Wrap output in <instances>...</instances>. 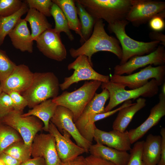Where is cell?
I'll use <instances>...</instances> for the list:
<instances>
[{"mask_svg":"<svg viewBox=\"0 0 165 165\" xmlns=\"http://www.w3.org/2000/svg\"><path fill=\"white\" fill-rule=\"evenodd\" d=\"M102 20L95 19L93 31L89 38L77 49L71 48L69 53L71 56L76 58L81 55H85L88 58L93 65L91 59L95 53L100 51L110 52L121 60L122 50L119 40L106 33Z\"/></svg>","mask_w":165,"mask_h":165,"instance_id":"cell-1","label":"cell"},{"mask_svg":"<svg viewBox=\"0 0 165 165\" xmlns=\"http://www.w3.org/2000/svg\"><path fill=\"white\" fill-rule=\"evenodd\" d=\"M95 19L104 20L108 24L126 20L130 0H76Z\"/></svg>","mask_w":165,"mask_h":165,"instance_id":"cell-2","label":"cell"},{"mask_svg":"<svg viewBox=\"0 0 165 165\" xmlns=\"http://www.w3.org/2000/svg\"><path fill=\"white\" fill-rule=\"evenodd\" d=\"M59 81L53 72L34 73L32 82L22 95L28 102V106L32 108L42 102L58 96Z\"/></svg>","mask_w":165,"mask_h":165,"instance_id":"cell-3","label":"cell"},{"mask_svg":"<svg viewBox=\"0 0 165 165\" xmlns=\"http://www.w3.org/2000/svg\"><path fill=\"white\" fill-rule=\"evenodd\" d=\"M129 23L126 20H124L108 24V26L109 31L115 34L121 46L122 54L119 64H124L133 57L151 53L160 44V42L157 41L140 42L130 37L125 30Z\"/></svg>","mask_w":165,"mask_h":165,"instance_id":"cell-4","label":"cell"},{"mask_svg":"<svg viewBox=\"0 0 165 165\" xmlns=\"http://www.w3.org/2000/svg\"><path fill=\"white\" fill-rule=\"evenodd\" d=\"M101 83L97 80L86 81L76 90L71 92L65 91L52 99L57 105L65 107L72 112L75 123L93 98Z\"/></svg>","mask_w":165,"mask_h":165,"instance_id":"cell-5","label":"cell"},{"mask_svg":"<svg viewBox=\"0 0 165 165\" xmlns=\"http://www.w3.org/2000/svg\"><path fill=\"white\" fill-rule=\"evenodd\" d=\"M101 87L109 92V101L105 107V112L110 111L119 105L131 99H135L141 96L152 97L156 95L159 90V85L155 79H153L145 85L140 88L126 90L125 86L109 81L102 82Z\"/></svg>","mask_w":165,"mask_h":165,"instance_id":"cell-6","label":"cell"},{"mask_svg":"<svg viewBox=\"0 0 165 165\" xmlns=\"http://www.w3.org/2000/svg\"><path fill=\"white\" fill-rule=\"evenodd\" d=\"M109 97V92L106 89H102L99 94L96 93L75 122L81 134L90 143H92L96 128L95 123L92 122V119L96 114L105 112V105Z\"/></svg>","mask_w":165,"mask_h":165,"instance_id":"cell-7","label":"cell"},{"mask_svg":"<svg viewBox=\"0 0 165 165\" xmlns=\"http://www.w3.org/2000/svg\"><path fill=\"white\" fill-rule=\"evenodd\" d=\"M22 114L14 110L1 119L3 123L17 132L24 143L31 148L34 137L43 127L42 123L36 117L23 116Z\"/></svg>","mask_w":165,"mask_h":165,"instance_id":"cell-8","label":"cell"},{"mask_svg":"<svg viewBox=\"0 0 165 165\" xmlns=\"http://www.w3.org/2000/svg\"><path fill=\"white\" fill-rule=\"evenodd\" d=\"M67 68L69 70H73L74 71L72 75L65 77L63 82L60 84V88L62 90H66L72 84L81 81L97 80L102 82L110 81L109 75L100 74L93 68V65L85 55L77 57L68 65Z\"/></svg>","mask_w":165,"mask_h":165,"instance_id":"cell-9","label":"cell"},{"mask_svg":"<svg viewBox=\"0 0 165 165\" xmlns=\"http://www.w3.org/2000/svg\"><path fill=\"white\" fill-rule=\"evenodd\" d=\"M165 78V65L154 67L150 65L138 72L129 75L113 74L110 76V81L134 89L145 85L151 79H155L159 86H160L164 82Z\"/></svg>","mask_w":165,"mask_h":165,"instance_id":"cell-10","label":"cell"},{"mask_svg":"<svg viewBox=\"0 0 165 165\" xmlns=\"http://www.w3.org/2000/svg\"><path fill=\"white\" fill-rule=\"evenodd\" d=\"M131 6L126 20L135 26L149 21L154 16L165 12L164 2L152 0H130Z\"/></svg>","mask_w":165,"mask_h":165,"instance_id":"cell-11","label":"cell"},{"mask_svg":"<svg viewBox=\"0 0 165 165\" xmlns=\"http://www.w3.org/2000/svg\"><path fill=\"white\" fill-rule=\"evenodd\" d=\"M165 46L159 45L153 52L146 55L137 56L130 59L122 64H118L114 68V74L123 75L131 74L134 71L148 65H164L165 64Z\"/></svg>","mask_w":165,"mask_h":165,"instance_id":"cell-12","label":"cell"},{"mask_svg":"<svg viewBox=\"0 0 165 165\" xmlns=\"http://www.w3.org/2000/svg\"><path fill=\"white\" fill-rule=\"evenodd\" d=\"M73 119V114L70 110L64 106L58 105L50 121L60 132L62 133L63 130L68 132L73 138L76 144L83 148L86 153H88L92 143L86 140L81 134Z\"/></svg>","mask_w":165,"mask_h":165,"instance_id":"cell-13","label":"cell"},{"mask_svg":"<svg viewBox=\"0 0 165 165\" xmlns=\"http://www.w3.org/2000/svg\"><path fill=\"white\" fill-rule=\"evenodd\" d=\"M35 41L39 50L47 57L58 61L66 58L67 51L62 42L60 34L56 32L53 28L45 31Z\"/></svg>","mask_w":165,"mask_h":165,"instance_id":"cell-14","label":"cell"},{"mask_svg":"<svg viewBox=\"0 0 165 165\" xmlns=\"http://www.w3.org/2000/svg\"><path fill=\"white\" fill-rule=\"evenodd\" d=\"M33 158L42 157L46 165H59L61 161L57 151L54 137L49 133L36 134L31 147Z\"/></svg>","mask_w":165,"mask_h":165,"instance_id":"cell-15","label":"cell"},{"mask_svg":"<svg viewBox=\"0 0 165 165\" xmlns=\"http://www.w3.org/2000/svg\"><path fill=\"white\" fill-rule=\"evenodd\" d=\"M48 132L54 138L57 155L62 162L74 159L86 152L85 149L75 144L71 140V135L63 130L61 134L56 127L50 122Z\"/></svg>","mask_w":165,"mask_h":165,"instance_id":"cell-16","label":"cell"},{"mask_svg":"<svg viewBox=\"0 0 165 165\" xmlns=\"http://www.w3.org/2000/svg\"><path fill=\"white\" fill-rule=\"evenodd\" d=\"M34 73L24 64L16 65L11 73L0 82L2 91L7 94L11 91L20 93L26 90L31 85Z\"/></svg>","mask_w":165,"mask_h":165,"instance_id":"cell-17","label":"cell"},{"mask_svg":"<svg viewBox=\"0 0 165 165\" xmlns=\"http://www.w3.org/2000/svg\"><path fill=\"white\" fill-rule=\"evenodd\" d=\"M159 102L151 108L147 119L139 126L128 131L131 144L142 138L165 115V94L161 92L159 95Z\"/></svg>","mask_w":165,"mask_h":165,"instance_id":"cell-18","label":"cell"},{"mask_svg":"<svg viewBox=\"0 0 165 165\" xmlns=\"http://www.w3.org/2000/svg\"><path fill=\"white\" fill-rule=\"evenodd\" d=\"M94 139L97 143L119 150L127 151L131 148V144L127 130L121 132L113 130L107 132L96 127L94 131Z\"/></svg>","mask_w":165,"mask_h":165,"instance_id":"cell-19","label":"cell"},{"mask_svg":"<svg viewBox=\"0 0 165 165\" xmlns=\"http://www.w3.org/2000/svg\"><path fill=\"white\" fill-rule=\"evenodd\" d=\"M8 35L16 49L23 52H33L34 40L24 19L19 21Z\"/></svg>","mask_w":165,"mask_h":165,"instance_id":"cell-20","label":"cell"},{"mask_svg":"<svg viewBox=\"0 0 165 165\" xmlns=\"http://www.w3.org/2000/svg\"><path fill=\"white\" fill-rule=\"evenodd\" d=\"M90 155L111 161L117 165H127L130 154L127 151L116 149L96 143L90 145L89 149Z\"/></svg>","mask_w":165,"mask_h":165,"instance_id":"cell-21","label":"cell"},{"mask_svg":"<svg viewBox=\"0 0 165 165\" xmlns=\"http://www.w3.org/2000/svg\"><path fill=\"white\" fill-rule=\"evenodd\" d=\"M146 99L139 97L136 103L123 108L119 111L112 124L113 130L124 132L135 114L146 105Z\"/></svg>","mask_w":165,"mask_h":165,"instance_id":"cell-22","label":"cell"},{"mask_svg":"<svg viewBox=\"0 0 165 165\" xmlns=\"http://www.w3.org/2000/svg\"><path fill=\"white\" fill-rule=\"evenodd\" d=\"M161 136L148 134L144 141L142 158L147 165H157L160 158Z\"/></svg>","mask_w":165,"mask_h":165,"instance_id":"cell-23","label":"cell"},{"mask_svg":"<svg viewBox=\"0 0 165 165\" xmlns=\"http://www.w3.org/2000/svg\"><path fill=\"white\" fill-rule=\"evenodd\" d=\"M57 106L52 99H49L35 106L27 113L22 114V116H33L36 117L43 122L44 126L43 130L48 132L50 120L54 114Z\"/></svg>","mask_w":165,"mask_h":165,"instance_id":"cell-24","label":"cell"},{"mask_svg":"<svg viewBox=\"0 0 165 165\" xmlns=\"http://www.w3.org/2000/svg\"><path fill=\"white\" fill-rule=\"evenodd\" d=\"M64 13L70 30L74 31L82 38L81 25L78 19L75 0H52Z\"/></svg>","mask_w":165,"mask_h":165,"instance_id":"cell-25","label":"cell"},{"mask_svg":"<svg viewBox=\"0 0 165 165\" xmlns=\"http://www.w3.org/2000/svg\"><path fill=\"white\" fill-rule=\"evenodd\" d=\"M24 19L29 23L34 41L45 31L52 28V25L46 17L34 9H29Z\"/></svg>","mask_w":165,"mask_h":165,"instance_id":"cell-26","label":"cell"},{"mask_svg":"<svg viewBox=\"0 0 165 165\" xmlns=\"http://www.w3.org/2000/svg\"><path fill=\"white\" fill-rule=\"evenodd\" d=\"M29 9L24 2L21 8L13 14L0 17V46L3 43L6 37L14 28L22 16L27 13Z\"/></svg>","mask_w":165,"mask_h":165,"instance_id":"cell-27","label":"cell"},{"mask_svg":"<svg viewBox=\"0 0 165 165\" xmlns=\"http://www.w3.org/2000/svg\"><path fill=\"white\" fill-rule=\"evenodd\" d=\"M75 1L77 13L79 17L81 25L82 38L80 42L82 44L89 38L92 33L95 19L80 3L76 0Z\"/></svg>","mask_w":165,"mask_h":165,"instance_id":"cell-28","label":"cell"},{"mask_svg":"<svg viewBox=\"0 0 165 165\" xmlns=\"http://www.w3.org/2000/svg\"><path fill=\"white\" fill-rule=\"evenodd\" d=\"M50 14L55 21L54 29L57 33L60 34L64 32L70 41H73L74 38L70 29L67 20L61 9L56 4L53 3L50 9Z\"/></svg>","mask_w":165,"mask_h":165,"instance_id":"cell-29","label":"cell"},{"mask_svg":"<svg viewBox=\"0 0 165 165\" xmlns=\"http://www.w3.org/2000/svg\"><path fill=\"white\" fill-rule=\"evenodd\" d=\"M23 140L15 130L3 123L0 118V155L13 143Z\"/></svg>","mask_w":165,"mask_h":165,"instance_id":"cell-30","label":"cell"},{"mask_svg":"<svg viewBox=\"0 0 165 165\" xmlns=\"http://www.w3.org/2000/svg\"><path fill=\"white\" fill-rule=\"evenodd\" d=\"M16 159L21 163L30 159L31 156V148L23 140L13 143L3 152Z\"/></svg>","mask_w":165,"mask_h":165,"instance_id":"cell-31","label":"cell"},{"mask_svg":"<svg viewBox=\"0 0 165 165\" xmlns=\"http://www.w3.org/2000/svg\"><path fill=\"white\" fill-rule=\"evenodd\" d=\"M6 52L0 49V82L3 81L11 73L16 66Z\"/></svg>","mask_w":165,"mask_h":165,"instance_id":"cell-32","label":"cell"},{"mask_svg":"<svg viewBox=\"0 0 165 165\" xmlns=\"http://www.w3.org/2000/svg\"><path fill=\"white\" fill-rule=\"evenodd\" d=\"M23 3L20 0H0V17L13 14L21 8Z\"/></svg>","mask_w":165,"mask_h":165,"instance_id":"cell-33","label":"cell"},{"mask_svg":"<svg viewBox=\"0 0 165 165\" xmlns=\"http://www.w3.org/2000/svg\"><path fill=\"white\" fill-rule=\"evenodd\" d=\"M29 8L34 9L46 17L51 16L50 9L53 4L50 0H26L24 1Z\"/></svg>","mask_w":165,"mask_h":165,"instance_id":"cell-34","label":"cell"},{"mask_svg":"<svg viewBox=\"0 0 165 165\" xmlns=\"http://www.w3.org/2000/svg\"><path fill=\"white\" fill-rule=\"evenodd\" d=\"M144 141L134 143L130 150V157L127 165H147L143 160L142 154Z\"/></svg>","mask_w":165,"mask_h":165,"instance_id":"cell-35","label":"cell"},{"mask_svg":"<svg viewBox=\"0 0 165 165\" xmlns=\"http://www.w3.org/2000/svg\"><path fill=\"white\" fill-rule=\"evenodd\" d=\"M12 100L14 110L22 113L24 108L28 106V102L21 93L16 91H11L7 94Z\"/></svg>","mask_w":165,"mask_h":165,"instance_id":"cell-36","label":"cell"},{"mask_svg":"<svg viewBox=\"0 0 165 165\" xmlns=\"http://www.w3.org/2000/svg\"><path fill=\"white\" fill-rule=\"evenodd\" d=\"M13 110V105L10 96L2 91L0 94V118H2Z\"/></svg>","mask_w":165,"mask_h":165,"instance_id":"cell-37","label":"cell"},{"mask_svg":"<svg viewBox=\"0 0 165 165\" xmlns=\"http://www.w3.org/2000/svg\"><path fill=\"white\" fill-rule=\"evenodd\" d=\"M165 17L164 12L152 18L148 21L150 28L154 31L160 32L163 30L165 27Z\"/></svg>","mask_w":165,"mask_h":165,"instance_id":"cell-38","label":"cell"},{"mask_svg":"<svg viewBox=\"0 0 165 165\" xmlns=\"http://www.w3.org/2000/svg\"><path fill=\"white\" fill-rule=\"evenodd\" d=\"M132 104L131 100L127 101H125L121 106L114 110L96 114L93 118L92 121L94 123H95L96 121L108 117L114 114L117 112H119L120 110L123 108L130 105H132Z\"/></svg>","mask_w":165,"mask_h":165,"instance_id":"cell-39","label":"cell"},{"mask_svg":"<svg viewBox=\"0 0 165 165\" xmlns=\"http://www.w3.org/2000/svg\"><path fill=\"white\" fill-rule=\"evenodd\" d=\"M85 159L87 165H117L111 161L91 155Z\"/></svg>","mask_w":165,"mask_h":165,"instance_id":"cell-40","label":"cell"},{"mask_svg":"<svg viewBox=\"0 0 165 165\" xmlns=\"http://www.w3.org/2000/svg\"><path fill=\"white\" fill-rule=\"evenodd\" d=\"M161 138V155L160 160L157 165H165V128L162 127L160 130Z\"/></svg>","mask_w":165,"mask_h":165,"instance_id":"cell-41","label":"cell"},{"mask_svg":"<svg viewBox=\"0 0 165 165\" xmlns=\"http://www.w3.org/2000/svg\"><path fill=\"white\" fill-rule=\"evenodd\" d=\"M0 160L5 165H20L22 163L16 159L4 152L0 155Z\"/></svg>","mask_w":165,"mask_h":165,"instance_id":"cell-42","label":"cell"},{"mask_svg":"<svg viewBox=\"0 0 165 165\" xmlns=\"http://www.w3.org/2000/svg\"><path fill=\"white\" fill-rule=\"evenodd\" d=\"M149 38L152 41H157L160 44L165 46V35L161 32L152 31L149 34Z\"/></svg>","mask_w":165,"mask_h":165,"instance_id":"cell-43","label":"cell"},{"mask_svg":"<svg viewBox=\"0 0 165 165\" xmlns=\"http://www.w3.org/2000/svg\"><path fill=\"white\" fill-rule=\"evenodd\" d=\"M59 165H87L85 158L79 156L74 159L65 162L61 161Z\"/></svg>","mask_w":165,"mask_h":165,"instance_id":"cell-44","label":"cell"},{"mask_svg":"<svg viewBox=\"0 0 165 165\" xmlns=\"http://www.w3.org/2000/svg\"><path fill=\"white\" fill-rule=\"evenodd\" d=\"M20 165H46L45 160L42 157L30 159L23 162Z\"/></svg>","mask_w":165,"mask_h":165,"instance_id":"cell-45","label":"cell"},{"mask_svg":"<svg viewBox=\"0 0 165 165\" xmlns=\"http://www.w3.org/2000/svg\"><path fill=\"white\" fill-rule=\"evenodd\" d=\"M165 82L163 83V85L162 87V92L165 94Z\"/></svg>","mask_w":165,"mask_h":165,"instance_id":"cell-46","label":"cell"},{"mask_svg":"<svg viewBox=\"0 0 165 165\" xmlns=\"http://www.w3.org/2000/svg\"><path fill=\"white\" fill-rule=\"evenodd\" d=\"M0 165H5L0 160Z\"/></svg>","mask_w":165,"mask_h":165,"instance_id":"cell-47","label":"cell"},{"mask_svg":"<svg viewBox=\"0 0 165 165\" xmlns=\"http://www.w3.org/2000/svg\"><path fill=\"white\" fill-rule=\"evenodd\" d=\"M2 92V89L0 86V94Z\"/></svg>","mask_w":165,"mask_h":165,"instance_id":"cell-48","label":"cell"}]
</instances>
